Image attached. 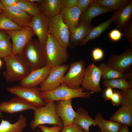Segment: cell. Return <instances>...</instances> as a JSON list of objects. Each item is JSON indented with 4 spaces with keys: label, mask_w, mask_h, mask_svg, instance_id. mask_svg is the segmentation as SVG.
I'll return each mask as SVG.
<instances>
[{
    "label": "cell",
    "mask_w": 132,
    "mask_h": 132,
    "mask_svg": "<svg viewBox=\"0 0 132 132\" xmlns=\"http://www.w3.org/2000/svg\"><path fill=\"white\" fill-rule=\"evenodd\" d=\"M22 55L31 72L46 65L45 46L41 44L38 39L31 40L25 46Z\"/></svg>",
    "instance_id": "cell-1"
},
{
    "label": "cell",
    "mask_w": 132,
    "mask_h": 132,
    "mask_svg": "<svg viewBox=\"0 0 132 132\" xmlns=\"http://www.w3.org/2000/svg\"><path fill=\"white\" fill-rule=\"evenodd\" d=\"M3 59L6 69L3 74L7 82L20 81L31 72L22 55H12Z\"/></svg>",
    "instance_id": "cell-2"
},
{
    "label": "cell",
    "mask_w": 132,
    "mask_h": 132,
    "mask_svg": "<svg viewBox=\"0 0 132 132\" xmlns=\"http://www.w3.org/2000/svg\"><path fill=\"white\" fill-rule=\"evenodd\" d=\"M34 117L30 126L34 130L39 125L45 124H53L63 127V122L56 114L54 101L46 103L44 106L37 107L34 110Z\"/></svg>",
    "instance_id": "cell-3"
},
{
    "label": "cell",
    "mask_w": 132,
    "mask_h": 132,
    "mask_svg": "<svg viewBox=\"0 0 132 132\" xmlns=\"http://www.w3.org/2000/svg\"><path fill=\"white\" fill-rule=\"evenodd\" d=\"M45 46L47 56L46 65L51 67L60 66L67 61L69 55L66 48L62 46L49 33Z\"/></svg>",
    "instance_id": "cell-4"
},
{
    "label": "cell",
    "mask_w": 132,
    "mask_h": 132,
    "mask_svg": "<svg viewBox=\"0 0 132 132\" xmlns=\"http://www.w3.org/2000/svg\"><path fill=\"white\" fill-rule=\"evenodd\" d=\"M82 88L77 89L70 88L61 84L60 86L52 91L42 92L43 98L46 103L59 100H66L77 98H88L91 94V92H84Z\"/></svg>",
    "instance_id": "cell-5"
},
{
    "label": "cell",
    "mask_w": 132,
    "mask_h": 132,
    "mask_svg": "<svg viewBox=\"0 0 132 132\" xmlns=\"http://www.w3.org/2000/svg\"><path fill=\"white\" fill-rule=\"evenodd\" d=\"M121 106L110 117V120L131 127L132 126V90L121 91Z\"/></svg>",
    "instance_id": "cell-6"
},
{
    "label": "cell",
    "mask_w": 132,
    "mask_h": 132,
    "mask_svg": "<svg viewBox=\"0 0 132 132\" xmlns=\"http://www.w3.org/2000/svg\"><path fill=\"white\" fill-rule=\"evenodd\" d=\"M7 90L37 108L44 106L46 104L43 98L40 87L27 88L21 85L15 86L8 87Z\"/></svg>",
    "instance_id": "cell-7"
},
{
    "label": "cell",
    "mask_w": 132,
    "mask_h": 132,
    "mask_svg": "<svg viewBox=\"0 0 132 132\" xmlns=\"http://www.w3.org/2000/svg\"><path fill=\"white\" fill-rule=\"evenodd\" d=\"M48 32L62 46L69 47L70 33L60 14L48 19Z\"/></svg>",
    "instance_id": "cell-8"
},
{
    "label": "cell",
    "mask_w": 132,
    "mask_h": 132,
    "mask_svg": "<svg viewBox=\"0 0 132 132\" xmlns=\"http://www.w3.org/2000/svg\"><path fill=\"white\" fill-rule=\"evenodd\" d=\"M86 64L83 60L73 62L66 74L64 76L62 84L73 89L81 88L85 74Z\"/></svg>",
    "instance_id": "cell-9"
},
{
    "label": "cell",
    "mask_w": 132,
    "mask_h": 132,
    "mask_svg": "<svg viewBox=\"0 0 132 132\" xmlns=\"http://www.w3.org/2000/svg\"><path fill=\"white\" fill-rule=\"evenodd\" d=\"M12 39L13 55H22L24 48L34 35L29 26L21 30L16 31L4 30Z\"/></svg>",
    "instance_id": "cell-10"
},
{
    "label": "cell",
    "mask_w": 132,
    "mask_h": 132,
    "mask_svg": "<svg viewBox=\"0 0 132 132\" xmlns=\"http://www.w3.org/2000/svg\"><path fill=\"white\" fill-rule=\"evenodd\" d=\"M102 73L99 68L94 62L90 64L86 69L82 88L88 92L99 93L102 89L100 85Z\"/></svg>",
    "instance_id": "cell-11"
},
{
    "label": "cell",
    "mask_w": 132,
    "mask_h": 132,
    "mask_svg": "<svg viewBox=\"0 0 132 132\" xmlns=\"http://www.w3.org/2000/svg\"><path fill=\"white\" fill-rule=\"evenodd\" d=\"M68 67V65L64 64L60 66L52 67L48 77L40 85L41 91H52L60 86Z\"/></svg>",
    "instance_id": "cell-12"
},
{
    "label": "cell",
    "mask_w": 132,
    "mask_h": 132,
    "mask_svg": "<svg viewBox=\"0 0 132 132\" xmlns=\"http://www.w3.org/2000/svg\"><path fill=\"white\" fill-rule=\"evenodd\" d=\"M37 108L31 103L17 97L8 101L0 102V113L12 114L29 110H34Z\"/></svg>",
    "instance_id": "cell-13"
},
{
    "label": "cell",
    "mask_w": 132,
    "mask_h": 132,
    "mask_svg": "<svg viewBox=\"0 0 132 132\" xmlns=\"http://www.w3.org/2000/svg\"><path fill=\"white\" fill-rule=\"evenodd\" d=\"M107 64L123 73L127 72L132 66V48L127 49L119 55H111L108 61Z\"/></svg>",
    "instance_id": "cell-14"
},
{
    "label": "cell",
    "mask_w": 132,
    "mask_h": 132,
    "mask_svg": "<svg viewBox=\"0 0 132 132\" xmlns=\"http://www.w3.org/2000/svg\"><path fill=\"white\" fill-rule=\"evenodd\" d=\"M48 19L41 12L39 15L33 17L28 25L37 36L40 43L44 45L48 34Z\"/></svg>",
    "instance_id": "cell-15"
},
{
    "label": "cell",
    "mask_w": 132,
    "mask_h": 132,
    "mask_svg": "<svg viewBox=\"0 0 132 132\" xmlns=\"http://www.w3.org/2000/svg\"><path fill=\"white\" fill-rule=\"evenodd\" d=\"M1 13L15 23L23 27L28 26L33 17L23 12L16 6H3Z\"/></svg>",
    "instance_id": "cell-16"
},
{
    "label": "cell",
    "mask_w": 132,
    "mask_h": 132,
    "mask_svg": "<svg viewBox=\"0 0 132 132\" xmlns=\"http://www.w3.org/2000/svg\"><path fill=\"white\" fill-rule=\"evenodd\" d=\"M51 67L45 66L32 71L20 81V85L27 88L37 87L43 82L49 75Z\"/></svg>",
    "instance_id": "cell-17"
},
{
    "label": "cell",
    "mask_w": 132,
    "mask_h": 132,
    "mask_svg": "<svg viewBox=\"0 0 132 132\" xmlns=\"http://www.w3.org/2000/svg\"><path fill=\"white\" fill-rule=\"evenodd\" d=\"M72 99L57 101L55 103L56 112L62 120L64 127L73 123L76 113L72 108Z\"/></svg>",
    "instance_id": "cell-18"
},
{
    "label": "cell",
    "mask_w": 132,
    "mask_h": 132,
    "mask_svg": "<svg viewBox=\"0 0 132 132\" xmlns=\"http://www.w3.org/2000/svg\"><path fill=\"white\" fill-rule=\"evenodd\" d=\"M60 14L71 34L78 25L81 15L80 10L77 6L71 8L61 7Z\"/></svg>",
    "instance_id": "cell-19"
},
{
    "label": "cell",
    "mask_w": 132,
    "mask_h": 132,
    "mask_svg": "<svg viewBox=\"0 0 132 132\" xmlns=\"http://www.w3.org/2000/svg\"><path fill=\"white\" fill-rule=\"evenodd\" d=\"M91 24L79 21L78 26L70 34L69 46L72 48L80 45L82 41L87 36L90 30L93 27Z\"/></svg>",
    "instance_id": "cell-20"
},
{
    "label": "cell",
    "mask_w": 132,
    "mask_h": 132,
    "mask_svg": "<svg viewBox=\"0 0 132 132\" xmlns=\"http://www.w3.org/2000/svg\"><path fill=\"white\" fill-rule=\"evenodd\" d=\"M76 113L73 123L79 126L83 131L89 132V127L91 126H97L95 119L92 118L88 112L82 108H79Z\"/></svg>",
    "instance_id": "cell-21"
},
{
    "label": "cell",
    "mask_w": 132,
    "mask_h": 132,
    "mask_svg": "<svg viewBox=\"0 0 132 132\" xmlns=\"http://www.w3.org/2000/svg\"><path fill=\"white\" fill-rule=\"evenodd\" d=\"M132 15V1L130 0L120 11L116 13L113 22L120 31H122L131 21Z\"/></svg>",
    "instance_id": "cell-22"
},
{
    "label": "cell",
    "mask_w": 132,
    "mask_h": 132,
    "mask_svg": "<svg viewBox=\"0 0 132 132\" xmlns=\"http://www.w3.org/2000/svg\"><path fill=\"white\" fill-rule=\"evenodd\" d=\"M62 0H42L40 3V10L48 19L60 14Z\"/></svg>",
    "instance_id": "cell-23"
},
{
    "label": "cell",
    "mask_w": 132,
    "mask_h": 132,
    "mask_svg": "<svg viewBox=\"0 0 132 132\" xmlns=\"http://www.w3.org/2000/svg\"><path fill=\"white\" fill-rule=\"evenodd\" d=\"M111 11H112L111 10L98 4L95 2L91 4L86 11L81 15L79 21L91 24V20L95 17Z\"/></svg>",
    "instance_id": "cell-24"
},
{
    "label": "cell",
    "mask_w": 132,
    "mask_h": 132,
    "mask_svg": "<svg viewBox=\"0 0 132 132\" xmlns=\"http://www.w3.org/2000/svg\"><path fill=\"white\" fill-rule=\"evenodd\" d=\"M27 123L26 118L22 114L20 115L18 121L14 123L2 119L0 123V132H22Z\"/></svg>",
    "instance_id": "cell-25"
},
{
    "label": "cell",
    "mask_w": 132,
    "mask_h": 132,
    "mask_svg": "<svg viewBox=\"0 0 132 132\" xmlns=\"http://www.w3.org/2000/svg\"><path fill=\"white\" fill-rule=\"evenodd\" d=\"M99 67L101 72V77L104 80L121 78L132 80V72L129 74H125L104 63L100 64Z\"/></svg>",
    "instance_id": "cell-26"
},
{
    "label": "cell",
    "mask_w": 132,
    "mask_h": 132,
    "mask_svg": "<svg viewBox=\"0 0 132 132\" xmlns=\"http://www.w3.org/2000/svg\"><path fill=\"white\" fill-rule=\"evenodd\" d=\"M116 15V13H114L110 18L105 22L93 27L81 42L80 45H84L89 41L99 37L104 31L110 27L112 22L114 21Z\"/></svg>",
    "instance_id": "cell-27"
},
{
    "label": "cell",
    "mask_w": 132,
    "mask_h": 132,
    "mask_svg": "<svg viewBox=\"0 0 132 132\" xmlns=\"http://www.w3.org/2000/svg\"><path fill=\"white\" fill-rule=\"evenodd\" d=\"M94 119L101 132H118L122 125L116 122L105 120L100 112L96 116Z\"/></svg>",
    "instance_id": "cell-28"
},
{
    "label": "cell",
    "mask_w": 132,
    "mask_h": 132,
    "mask_svg": "<svg viewBox=\"0 0 132 132\" xmlns=\"http://www.w3.org/2000/svg\"><path fill=\"white\" fill-rule=\"evenodd\" d=\"M103 86L106 88L110 87L127 91L132 89V80L125 78H121L104 80L103 82Z\"/></svg>",
    "instance_id": "cell-29"
},
{
    "label": "cell",
    "mask_w": 132,
    "mask_h": 132,
    "mask_svg": "<svg viewBox=\"0 0 132 132\" xmlns=\"http://www.w3.org/2000/svg\"><path fill=\"white\" fill-rule=\"evenodd\" d=\"M130 0H96L95 3L101 6L110 9L114 13L120 11Z\"/></svg>",
    "instance_id": "cell-30"
},
{
    "label": "cell",
    "mask_w": 132,
    "mask_h": 132,
    "mask_svg": "<svg viewBox=\"0 0 132 132\" xmlns=\"http://www.w3.org/2000/svg\"><path fill=\"white\" fill-rule=\"evenodd\" d=\"M16 6L23 12L32 17L36 16L41 12L40 4L31 2L28 0H19Z\"/></svg>",
    "instance_id": "cell-31"
},
{
    "label": "cell",
    "mask_w": 132,
    "mask_h": 132,
    "mask_svg": "<svg viewBox=\"0 0 132 132\" xmlns=\"http://www.w3.org/2000/svg\"><path fill=\"white\" fill-rule=\"evenodd\" d=\"M24 28L15 23L1 13L0 16V30L16 31Z\"/></svg>",
    "instance_id": "cell-32"
},
{
    "label": "cell",
    "mask_w": 132,
    "mask_h": 132,
    "mask_svg": "<svg viewBox=\"0 0 132 132\" xmlns=\"http://www.w3.org/2000/svg\"><path fill=\"white\" fill-rule=\"evenodd\" d=\"M12 43L9 38H6L0 42V57L3 58L13 55Z\"/></svg>",
    "instance_id": "cell-33"
},
{
    "label": "cell",
    "mask_w": 132,
    "mask_h": 132,
    "mask_svg": "<svg viewBox=\"0 0 132 132\" xmlns=\"http://www.w3.org/2000/svg\"><path fill=\"white\" fill-rule=\"evenodd\" d=\"M121 33L122 36L125 37L131 45H132V23L131 21L124 28Z\"/></svg>",
    "instance_id": "cell-34"
},
{
    "label": "cell",
    "mask_w": 132,
    "mask_h": 132,
    "mask_svg": "<svg viewBox=\"0 0 132 132\" xmlns=\"http://www.w3.org/2000/svg\"><path fill=\"white\" fill-rule=\"evenodd\" d=\"M122 98L121 91L119 90H113V93L111 98V100L112 105L114 106H118L121 105Z\"/></svg>",
    "instance_id": "cell-35"
},
{
    "label": "cell",
    "mask_w": 132,
    "mask_h": 132,
    "mask_svg": "<svg viewBox=\"0 0 132 132\" xmlns=\"http://www.w3.org/2000/svg\"><path fill=\"white\" fill-rule=\"evenodd\" d=\"M96 1V0H78L77 6L80 10L81 15L83 14L89 7Z\"/></svg>",
    "instance_id": "cell-36"
},
{
    "label": "cell",
    "mask_w": 132,
    "mask_h": 132,
    "mask_svg": "<svg viewBox=\"0 0 132 132\" xmlns=\"http://www.w3.org/2000/svg\"><path fill=\"white\" fill-rule=\"evenodd\" d=\"M108 35L111 41L114 42H116L121 40L122 35L119 30L115 29L110 31L108 33Z\"/></svg>",
    "instance_id": "cell-37"
},
{
    "label": "cell",
    "mask_w": 132,
    "mask_h": 132,
    "mask_svg": "<svg viewBox=\"0 0 132 132\" xmlns=\"http://www.w3.org/2000/svg\"><path fill=\"white\" fill-rule=\"evenodd\" d=\"M37 127L43 132H60L63 127L56 125H54L52 127H48L44 125H40Z\"/></svg>",
    "instance_id": "cell-38"
},
{
    "label": "cell",
    "mask_w": 132,
    "mask_h": 132,
    "mask_svg": "<svg viewBox=\"0 0 132 132\" xmlns=\"http://www.w3.org/2000/svg\"><path fill=\"white\" fill-rule=\"evenodd\" d=\"M104 54L103 50L101 48L98 47L94 48L92 52V55L94 60V62L101 60L104 57Z\"/></svg>",
    "instance_id": "cell-39"
},
{
    "label": "cell",
    "mask_w": 132,
    "mask_h": 132,
    "mask_svg": "<svg viewBox=\"0 0 132 132\" xmlns=\"http://www.w3.org/2000/svg\"><path fill=\"white\" fill-rule=\"evenodd\" d=\"M83 130L79 126L73 123L64 126L60 132H80Z\"/></svg>",
    "instance_id": "cell-40"
},
{
    "label": "cell",
    "mask_w": 132,
    "mask_h": 132,
    "mask_svg": "<svg viewBox=\"0 0 132 132\" xmlns=\"http://www.w3.org/2000/svg\"><path fill=\"white\" fill-rule=\"evenodd\" d=\"M78 0H62L61 7L71 8L77 6Z\"/></svg>",
    "instance_id": "cell-41"
},
{
    "label": "cell",
    "mask_w": 132,
    "mask_h": 132,
    "mask_svg": "<svg viewBox=\"0 0 132 132\" xmlns=\"http://www.w3.org/2000/svg\"><path fill=\"white\" fill-rule=\"evenodd\" d=\"M113 88L110 87H106L104 90L102 96L105 100H110L113 94Z\"/></svg>",
    "instance_id": "cell-42"
},
{
    "label": "cell",
    "mask_w": 132,
    "mask_h": 132,
    "mask_svg": "<svg viewBox=\"0 0 132 132\" xmlns=\"http://www.w3.org/2000/svg\"><path fill=\"white\" fill-rule=\"evenodd\" d=\"M0 1L3 6L10 7L16 6L19 0H0Z\"/></svg>",
    "instance_id": "cell-43"
},
{
    "label": "cell",
    "mask_w": 132,
    "mask_h": 132,
    "mask_svg": "<svg viewBox=\"0 0 132 132\" xmlns=\"http://www.w3.org/2000/svg\"><path fill=\"white\" fill-rule=\"evenodd\" d=\"M10 37L9 35L4 30L3 31L0 30V42L6 38Z\"/></svg>",
    "instance_id": "cell-44"
},
{
    "label": "cell",
    "mask_w": 132,
    "mask_h": 132,
    "mask_svg": "<svg viewBox=\"0 0 132 132\" xmlns=\"http://www.w3.org/2000/svg\"><path fill=\"white\" fill-rule=\"evenodd\" d=\"M118 132H129V127L126 125H122Z\"/></svg>",
    "instance_id": "cell-45"
},
{
    "label": "cell",
    "mask_w": 132,
    "mask_h": 132,
    "mask_svg": "<svg viewBox=\"0 0 132 132\" xmlns=\"http://www.w3.org/2000/svg\"><path fill=\"white\" fill-rule=\"evenodd\" d=\"M28 0L31 2L40 4L42 0Z\"/></svg>",
    "instance_id": "cell-46"
},
{
    "label": "cell",
    "mask_w": 132,
    "mask_h": 132,
    "mask_svg": "<svg viewBox=\"0 0 132 132\" xmlns=\"http://www.w3.org/2000/svg\"><path fill=\"white\" fill-rule=\"evenodd\" d=\"M3 5L0 1V16L1 14V10Z\"/></svg>",
    "instance_id": "cell-47"
},
{
    "label": "cell",
    "mask_w": 132,
    "mask_h": 132,
    "mask_svg": "<svg viewBox=\"0 0 132 132\" xmlns=\"http://www.w3.org/2000/svg\"><path fill=\"white\" fill-rule=\"evenodd\" d=\"M2 64L3 63L2 62V61L0 58V68L1 67L2 65Z\"/></svg>",
    "instance_id": "cell-48"
},
{
    "label": "cell",
    "mask_w": 132,
    "mask_h": 132,
    "mask_svg": "<svg viewBox=\"0 0 132 132\" xmlns=\"http://www.w3.org/2000/svg\"><path fill=\"white\" fill-rule=\"evenodd\" d=\"M95 132H101V131L99 130H98V131H95Z\"/></svg>",
    "instance_id": "cell-49"
},
{
    "label": "cell",
    "mask_w": 132,
    "mask_h": 132,
    "mask_svg": "<svg viewBox=\"0 0 132 132\" xmlns=\"http://www.w3.org/2000/svg\"><path fill=\"white\" fill-rule=\"evenodd\" d=\"M80 132H86L85 131H84L83 130V131L82 130Z\"/></svg>",
    "instance_id": "cell-50"
}]
</instances>
